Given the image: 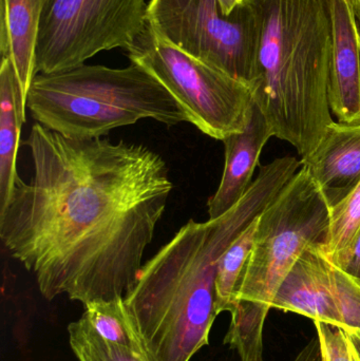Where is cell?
Wrapping results in <instances>:
<instances>
[{
    "mask_svg": "<svg viewBox=\"0 0 360 361\" xmlns=\"http://www.w3.org/2000/svg\"><path fill=\"white\" fill-rule=\"evenodd\" d=\"M33 175L0 212V239L46 300L124 298L137 283L173 184L162 156L107 139H71L35 123Z\"/></svg>",
    "mask_w": 360,
    "mask_h": 361,
    "instance_id": "cell-1",
    "label": "cell"
},
{
    "mask_svg": "<svg viewBox=\"0 0 360 361\" xmlns=\"http://www.w3.org/2000/svg\"><path fill=\"white\" fill-rule=\"evenodd\" d=\"M300 166L297 159L285 157L260 167L257 179L232 209L206 222L188 221L143 265L124 300L154 361H190L209 345L219 315L216 277L222 254Z\"/></svg>",
    "mask_w": 360,
    "mask_h": 361,
    "instance_id": "cell-2",
    "label": "cell"
},
{
    "mask_svg": "<svg viewBox=\"0 0 360 361\" xmlns=\"http://www.w3.org/2000/svg\"><path fill=\"white\" fill-rule=\"evenodd\" d=\"M253 39L249 88L273 135L304 158L332 120L328 0H243Z\"/></svg>",
    "mask_w": 360,
    "mask_h": 361,
    "instance_id": "cell-3",
    "label": "cell"
},
{
    "mask_svg": "<svg viewBox=\"0 0 360 361\" xmlns=\"http://www.w3.org/2000/svg\"><path fill=\"white\" fill-rule=\"evenodd\" d=\"M331 208L304 167L258 216L224 343L242 361H263V329L281 282L302 252L325 244Z\"/></svg>",
    "mask_w": 360,
    "mask_h": 361,
    "instance_id": "cell-4",
    "label": "cell"
},
{
    "mask_svg": "<svg viewBox=\"0 0 360 361\" xmlns=\"http://www.w3.org/2000/svg\"><path fill=\"white\" fill-rule=\"evenodd\" d=\"M27 109L36 123L71 139L103 137L144 118L166 126L188 122L173 94L133 63L122 69L82 65L37 74L27 92Z\"/></svg>",
    "mask_w": 360,
    "mask_h": 361,
    "instance_id": "cell-5",
    "label": "cell"
},
{
    "mask_svg": "<svg viewBox=\"0 0 360 361\" xmlns=\"http://www.w3.org/2000/svg\"><path fill=\"white\" fill-rule=\"evenodd\" d=\"M127 53L173 94L201 133L223 141L244 130L254 102L249 85L180 50L148 23Z\"/></svg>",
    "mask_w": 360,
    "mask_h": 361,
    "instance_id": "cell-6",
    "label": "cell"
},
{
    "mask_svg": "<svg viewBox=\"0 0 360 361\" xmlns=\"http://www.w3.org/2000/svg\"><path fill=\"white\" fill-rule=\"evenodd\" d=\"M147 8L146 0H49L38 33L36 75L80 67L104 51L128 50L145 30Z\"/></svg>",
    "mask_w": 360,
    "mask_h": 361,
    "instance_id": "cell-7",
    "label": "cell"
},
{
    "mask_svg": "<svg viewBox=\"0 0 360 361\" xmlns=\"http://www.w3.org/2000/svg\"><path fill=\"white\" fill-rule=\"evenodd\" d=\"M146 21L180 50L249 86L253 39L244 4L224 16L217 0H150Z\"/></svg>",
    "mask_w": 360,
    "mask_h": 361,
    "instance_id": "cell-8",
    "label": "cell"
},
{
    "mask_svg": "<svg viewBox=\"0 0 360 361\" xmlns=\"http://www.w3.org/2000/svg\"><path fill=\"white\" fill-rule=\"evenodd\" d=\"M332 51L328 97L340 123L360 124V34L351 0H328Z\"/></svg>",
    "mask_w": 360,
    "mask_h": 361,
    "instance_id": "cell-9",
    "label": "cell"
},
{
    "mask_svg": "<svg viewBox=\"0 0 360 361\" xmlns=\"http://www.w3.org/2000/svg\"><path fill=\"white\" fill-rule=\"evenodd\" d=\"M272 307L340 326L330 261L323 243L309 246L281 282Z\"/></svg>",
    "mask_w": 360,
    "mask_h": 361,
    "instance_id": "cell-10",
    "label": "cell"
},
{
    "mask_svg": "<svg viewBox=\"0 0 360 361\" xmlns=\"http://www.w3.org/2000/svg\"><path fill=\"white\" fill-rule=\"evenodd\" d=\"M300 162L330 208L337 205L360 183V124L332 123L316 147Z\"/></svg>",
    "mask_w": 360,
    "mask_h": 361,
    "instance_id": "cell-11",
    "label": "cell"
},
{
    "mask_svg": "<svg viewBox=\"0 0 360 361\" xmlns=\"http://www.w3.org/2000/svg\"><path fill=\"white\" fill-rule=\"evenodd\" d=\"M273 135L261 110L253 102L249 120L242 133L223 140L225 164L221 182L209 200V219H217L232 209L249 190L260 154Z\"/></svg>",
    "mask_w": 360,
    "mask_h": 361,
    "instance_id": "cell-12",
    "label": "cell"
},
{
    "mask_svg": "<svg viewBox=\"0 0 360 361\" xmlns=\"http://www.w3.org/2000/svg\"><path fill=\"white\" fill-rule=\"evenodd\" d=\"M49 0H1L0 53L12 61L27 106L36 76L35 54L42 14Z\"/></svg>",
    "mask_w": 360,
    "mask_h": 361,
    "instance_id": "cell-13",
    "label": "cell"
},
{
    "mask_svg": "<svg viewBox=\"0 0 360 361\" xmlns=\"http://www.w3.org/2000/svg\"><path fill=\"white\" fill-rule=\"evenodd\" d=\"M25 106L12 61L0 65V212L6 208L19 176L16 160Z\"/></svg>",
    "mask_w": 360,
    "mask_h": 361,
    "instance_id": "cell-14",
    "label": "cell"
},
{
    "mask_svg": "<svg viewBox=\"0 0 360 361\" xmlns=\"http://www.w3.org/2000/svg\"><path fill=\"white\" fill-rule=\"evenodd\" d=\"M84 307L82 317L101 338L126 348L145 360L154 361L127 309L124 298L95 301Z\"/></svg>",
    "mask_w": 360,
    "mask_h": 361,
    "instance_id": "cell-15",
    "label": "cell"
},
{
    "mask_svg": "<svg viewBox=\"0 0 360 361\" xmlns=\"http://www.w3.org/2000/svg\"><path fill=\"white\" fill-rule=\"evenodd\" d=\"M256 218L242 233L238 235L222 254L217 267L216 277V305L218 314L232 312L236 300L237 290L244 273L255 242Z\"/></svg>",
    "mask_w": 360,
    "mask_h": 361,
    "instance_id": "cell-16",
    "label": "cell"
},
{
    "mask_svg": "<svg viewBox=\"0 0 360 361\" xmlns=\"http://www.w3.org/2000/svg\"><path fill=\"white\" fill-rule=\"evenodd\" d=\"M360 228V183L356 188L337 205L331 208L329 233L325 252L330 262L337 264L347 254Z\"/></svg>",
    "mask_w": 360,
    "mask_h": 361,
    "instance_id": "cell-17",
    "label": "cell"
},
{
    "mask_svg": "<svg viewBox=\"0 0 360 361\" xmlns=\"http://www.w3.org/2000/svg\"><path fill=\"white\" fill-rule=\"evenodd\" d=\"M70 347L78 361H150L101 338L84 317L68 326Z\"/></svg>",
    "mask_w": 360,
    "mask_h": 361,
    "instance_id": "cell-18",
    "label": "cell"
},
{
    "mask_svg": "<svg viewBox=\"0 0 360 361\" xmlns=\"http://www.w3.org/2000/svg\"><path fill=\"white\" fill-rule=\"evenodd\" d=\"M330 269L340 326L360 339V279L345 273L331 262Z\"/></svg>",
    "mask_w": 360,
    "mask_h": 361,
    "instance_id": "cell-19",
    "label": "cell"
},
{
    "mask_svg": "<svg viewBox=\"0 0 360 361\" xmlns=\"http://www.w3.org/2000/svg\"><path fill=\"white\" fill-rule=\"evenodd\" d=\"M314 324L321 343V361H360V339L340 326Z\"/></svg>",
    "mask_w": 360,
    "mask_h": 361,
    "instance_id": "cell-20",
    "label": "cell"
},
{
    "mask_svg": "<svg viewBox=\"0 0 360 361\" xmlns=\"http://www.w3.org/2000/svg\"><path fill=\"white\" fill-rule=\"evenodd\" d=\"M334 265L352 277L360 279V228L350 250L347 252V254L342 257V260L337 264Z\"/></svg>",
    "mask_w": 360,
    "mask_h": 361,
    "instance_id": "cell-21",
    "label": "cell"
},
{
    "mask_svg": "<svg viewBox=\"0 0 360 361\" xmlns=\"http://www.w3.org/2000/svg\"><path fill=\"white\" fill-rule=\"evenodd\" d=\"M293 361H321V343L318 335L313 337Z\"/></svg>",
    "mask_w": 360,
    "mask_h": 361,
    "instance_id": "cell-22",
    "label": "cell"
},
{
    "mask_svg": "<svg viewBox=\"0 0 360 361\" xmlns=\"http://www.w3.org/2000/svg\"><path fill=\"white\" fill-rule=\"evenodd\" d=\"M217 1L224 16H230L243 4V0H217Z\"/></svg>",
    "mask_w": 360,
    "mask_h": 361,
    "instance_id": "cell-23",
    "label": "cell"
},
{
    "mask_svg": "<svg viewBox=\"0 0 360 361\" xmlns=\"http://www.w3.org/2000/svg\"><path fill=\"white\" fill-rule=\"evenodd\" d=\"M355 14H356L357 25H359V34H360V6L355 8Z\"/></svg>",
    "mask_w": 360,
    "mask_h": 361,
    "instance_id": "cell-24",
    "label": "cell"
},
{
    "mask_svg": "<svg viewBox=\"0 0 360 361\" xmlns=\"http://www.w3.org/2000/svg\"><path fill=\"white\" fill-rule=\"evenodd\" d=\"M351 2H352L353 6H354L355 8L360 6V0H351Z\"/></svg>",
    "mask_w": 360,
    "mask_h": 361,
    "instance_id": "cell-25",
    "label": "cell"
}]
</instances>
